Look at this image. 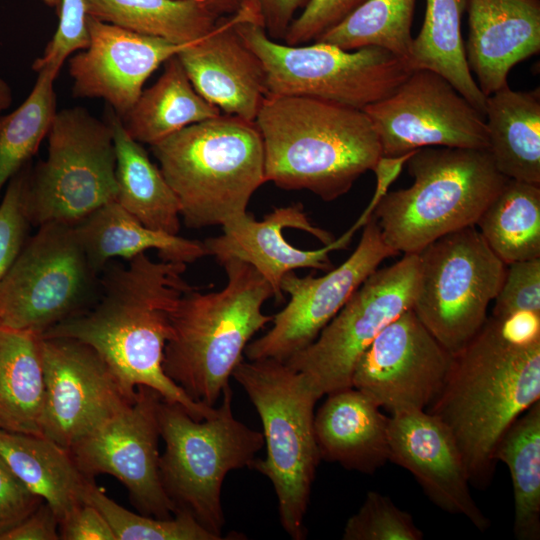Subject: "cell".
I'll return each instance as SVG.
<instances>
[{
  "label": "cell",
  "mask_w": 540,
  "mask_h": 540,
  "mask_svg": "<svg viewBox=\"0 0 540 540\" xmlns=\"http://www.w3.org/2000/svg\"><path fill=\"white\" fill-rule=\"evenodd\" d=\"M221 111L193 87L177 55L164 63L158 80L142 91L121 118L128 134L150 146L192 124L215 118Z\"/></svg>",
  "instance_id": "29"
},
{
  "label": "cell",
  "mask_w": 540,
  "mask_h": 540,
  "mask_svg": "<svg viewBox=\"0 0 540 540\" xmlns=\"http://www.w3.org/2000/svg\"><path fill=\"white\" fill-rule=\"evenodd\" d=\"M161 399L155 390L138 386L132 402L76 441L69 451L86 477L112 475L126 487L141 514L167 519L176 508L159 474Z\"/></svg>",
  "instance_id": "15"
},
{
  "label": "cell",
  "mask_w": 540,
  "mask_h": 540,
  "mask_svg": "<svg viewBox=\"0 0 540 540\" xmlns=\"http://www.w3.org/2000/svg\"><path fill=\"white\" fill-rule=\"evenodd\" d=\"M451 361L452 353L410 308L365 349L351 384L391 414L425 411L440 393Z\"/></svg>",
  "instance_id": "17"
},
{
  "label": "cell",
  "mask_w": 540,
  "mask_h": 540,
  "mask_svg": "<svg viewBox=\"0 0 540 540\" xmlns=\"http://www.w3.org/2000/svg\"><path fill=\"white\" fill-rule=\"evenodd\" d=\"M467 0H426L421 30L413 38L408 65L430 70L448 80L484 115L486 96L468 67L461 34Z\"/></svg>",
  "instance_id": "31"
},
{
  "label": "cell",
  "mask_w": 540,
  "mask_h": 540,
  "mask_svg": "<svg viewBox=\"0 0 540 540\" xmlns=\"http://www.w3.org/2000/svg\"><path fill=\"white\" fill-rule=\"evenodd\" d=\"M257 9L267 35L275 40H283L294 20V14L304 0H248Z\"/></svg>",
  "instance_id": "47"
},
{
  "label": "cell",
  "mask_w": 540,
  "mask_h": 540,
  "mask_svg": "<svg viewBox=\"0 0 540 540\" xmlns=\"http://www.w3.org/2000/svg\"><path fill=\"white\" fill-rule=\"evenodd\" d=\"M42 502L0 458V537L29 516Z\"/></svg>",
  "instance_id": "43"
},
{
  "label": "cell",
  "mask_w": 540,
  "mask_h": 540,
  "mask_svg": "<svg viewBox=\"0 0 540 540\" xmlns=\"http://www.w3.org/2000/svg\"><path fill=\"white\" fill-rule=\"evenodd\" d=\"M362 110L384 156L429 146L489 147L485 116L448 80L430 70L412 71L389 96Z\"/></svg>",
  "instance_id": "14"
},
{
  "label": "cell",
  "mask_w": 540,
  "mask_h": 540,
  "mask_svg": "<svg viewBox=\"0 0 540 540\" xmlns=\"http://www.w3.org/2000/svg\"><path fill=\"white\" fill-rule=\"evenodd\" d=\"M236 17V32L263 65L266 95L310 97L362 110L389 96L412 73L405 60L379 47L347 51L319 42L279 43L267 35L250 1Z\"/></svg>",
  "instance_id": "9"
},
{
  "label": "cell",
  "mask_w": 540,
  "mask_h": 540,
  "mask_svg": "<svg viewBox=\"0 0 540 540\" xmlns=\"http://www.w3.org/2000/svg\"><path fill=\"white\" fill-rule=\"evenodd\" d=\"M116 156L115 176L118 202L144 226L168 234H178L180 206L159 167L123 126L120 116L111 113Z\"/></svg>",
  "instance_id": "28"
},
{
  "label": "cell",
  "mask_w": 540,
  "mask_h": 540,
  "mask_svg": "<svg viewBox=\"0 0 540 540\" xmlns=\"http://www.w3.org/2000/svg\"><path fill=\"white\" fill-rule=\"evenodd\" d=\"M465 54L481 92L507 86L509 71L540 51V0H467Z\"/></svg>",
  "instance_id": "23"
},
{
  "label": "cell",
  "mask_w": 540,
  "mask_h": 540,
  "mask_svg": "<svg viewBox=\"0 0 540 540\" xmlns=\"http://www.w3.org/2000/svg\"><path fill=\"white\" fill-rule=\"evenodd\" d=\"M397 254L384 241L372 215L363 226L357 247L341 265L321 277L287 273L280 288L289 295V301L273 315L272 327L247 344L246 358L286 361L305 349L380 263Z\"/></svg>",
  "instance_id": "16"
},
{
  "label": "cell",
  "mask_w": 540,
  "mask_h": 540,
  "mask_svg": "<svg viewBox=\"0 0 540 540\" xmlns=\"http://www.w3.org/2000/svg\"><path fill=\"white\" fill-rule=\"evenodd\" d=\"M222 234L207 238V256L221 264L237 259L254 267L271 285L274 298L284 299L282 278L299 268L329 271V254L344 249L351 238L332 234L311 223L301 203L274 208L262 220L244 216L222 226Z\"/></svg>",
  "instance_id": "19"
},
{
  "label": "cell",
  "mask_w": 540,
  "mask_h": 540,
  "mask_svg": "<svg viewBox=\"0 0 540 540\" xmlns=\"http://www.w3.org/2000/svg\"><path fill=\"white\" fill-rule=\"evenodd\" d=\"M495 461L510 472L514 493L515 536L540 538V400L504 432L494 451Z\"/></svg>",
  "instance_id": "34"
},
{
  "label": "cell",
  "mask_w": 540,
  "mask_h": 540,
  "mask_svg": "<svg viewBox=\"0 0 540 540\" xmlns=\"http://www.w3.org/2000/svg\"><path fill=\"white\" fill-rule=\"evenodd\" d=\"M82 500L104 516L116 540H222L184 510L167 519L131 512L109 498L93 479L86 484Z\"/></svg>",
  "instance_id": "37"
},
{
  "label": "cell",
  "mask_w": 540,
  "mask_h": 540,
  "mask_svg": "<svg viewBox=\"0 0 540 540\" xmlns=\"http://www.w3.org/2000/svg\"><path fill=\"white\" fill-rule=\"evenodd\" d=\"M31 169L30 161L9 180L0 202V283L21 252L32 226L26 209Z\"/></svg>",
  "instance_id": "39"
},
{
  "label": "cell",
  "mask_w": 540,
  "mask_h": 540,
  "mask_svg": "<svg viewBox=\"0 0 540 540\" xmlns=\"http://www.w3.org/2000/svg\"><path fill=\"white\" fill-rule=\"evenodd\" d=\"M266 182L324 201L347 193L382 155L363 110L310 97L265 95L254 121Z\"/></svg>",
  "instance_id": "3"
},
{
  "label": "cell",
  "mask_w": 540,
  "mask_h": 540,
  "mask_svg": "<svg viewBox=\"0 0 540 540\" xmlns=\"http://www.w3.org/2000/svg\"><path fill=\"white\" fill-rule=\"evenodd\" d=\"M388 444L389 460L408 470L437 506L467 518L481 531L489 527L470 492L459 447L436 417L424 410L391 414Z\"/></svg>",
  "instance_id": "21"
},
{
  "label": "cell",
  "mask_w": 540,
  "mask_h": 540,
  "mask_svg": "<svg viewBox=\"0 0 540 540\" xmlns=\"http://www.w3.org/2000/svg\"><path fill=\"white\" fill-rule=\"evenodd\" d=\"M57 9V30L43 55L33 62L32 69L35 72L52 69L59 73L68 56L85 49L89 44V15L85 0H59Z\"/></svg>",
  "instance_id": "41"
},
{
  "label": "cell",
  "mask_w": 540,
  "mask_h": 540,
  "mask_svg": "<svg viewBox=\"0 0 540 540\" xmlns=\"http://www.w3.org/2000/svg\"><path fill=\"white\" fill-rule=\"evenodd\" d=\"M232 390L202 420L179 404L161 399L158 405L164 452L159 459L162 486L176 512L184 510L208 531L224 539L222 484L236 469L251 467L264 446L263 433L239 421L232 409Z\"/></svg>",
  "instance_id": "8"
},
{
  "label": "cell",
  "mask_w": 540,
  "mask_h": 540,
  "mask_svg": "<svg viewBox=\"0 0 540 540\" xmlns=\"http://www.w3.org/2000/svg\"><path fill=\"white\" fill-rule=\"evenodd\" d=\"M488 152L508 179L540 185V92L505 86L486 96Z\"/></svg>",
  "instance_id": "26"
},
{
  "label": "cell",
  "mask_w": 540,
  "mask_h": 540,
  "mask_svg": "<svg viewBox=\"0 0 540 540\" xmlns=\"http://www.w3.org/2000/svg\"><path fill=\"white\" fill-rule=\"evenodd\" d=\"M48 136V154L32 167L26 209L32 226L74 225L116 201V156L112 129L83 107L57 111Z\"/></svg>",
  "instance_id": "10"
},
{
  "label": "cell",
  "mask_w": 540,
  "mask_h": 540,
  "mask_svg": "<svg viewBox=\"0 0 540 540\" xmlns=\"http://www.w3.org/2000/svg\"><path fill=\"white\" fill-rule=\"evenodd\" d=\"M366 0H309L290 24L284 42L302 45L315 41L339 24Z\"/></svg>",
  "instance_id": "42"
},
{
  "label": "cell",
  "mask_w": 540,
  "mask_h": 540,
  "mask_svg": "<svg viewBox=\"0 0 540 540\" xmlns=\"http://www.w3.org/2000/svg\"><path fill=\"white\" fill-rule=\"evenodd\" d=\"M419 278L411 309L450 353L460 350L487 320L507 265L476 228L446 234L419 253Z\"/></svg>",
  "instance_id": "11"
},
{
  "label": "cell",
  "mask_w": 540,
  "mask_h": 540,
  "mask_svg": "<svg viewBox=\"0 0 540 540\" xmlns=\"http://www.w3.org/2000/svg\"><path fill=\"white\" fill-rule=\"evenodd\" d=\"M98 276L73 225L38 226L0 283V326L43 335L93 303Z\"/></svg>",
  "instance_id": "12"
},
{
  "label": "cell",
  "mask_w": 540,
  "mask_h": 540,
  "mask_svg": "<svg viewBox=\"0 0 540 540\" xmlns=\"http://www.w3.org/2000/svg\"><path fill=\"white\" fill-rule=\"evenodd\" d=\"M59 520L44 501L23 521L0 537V540H58Z\"/></svg>",
  "instance_id": "45"
},
{
  "label": "cell",
  "mask_w": 540,
  "mask_h": 540,
  "mask_svg": "<svg viewBox=\"0 0 540 540\" xmlns=\"http://www.w3.org/2000/svg\"><path fill=\"white\" fill-rule=\"evenodd\" d=\"M327 396L314 414L320 458L348 470L374 473L389 460V417L354 387Z\"/></svg>",
  "instance_id": "24"
},
{
  "label": "cell",
  "mask_w": 540,
  "mask_h": 540,
  "mask_svg": "<svg viewBox=\"0 0 540 540\" xmlns=\"http://www.w3.org/2000/svg\"><path fill=\"white\" fill-rule=\"evenodd\" d=\"M416 0H366L314 42L352 51L379 47L408 62Z\"/></svg>",
  "instance_id": "35"
},
{
  "label": "cell",
  "mask_w": 540,
  "mask_h": 540,
  "mask_svg": "<svg viewBox=\"0 0 540 540\" xmlns=\"http://www.w3.org/2000/svg\"><path fill=\"white\" fill-rule=\"evenodd\" d=\"M223 289L201 293L195 286L179 301L164 348L163 370L194 401L214 407L251 338L272 321L262 307L274 292L251 265L221 263Z\"/></svg>",
  "instance_id": "4"
},
{
  "label": "cell",
  "mask_w": 540,
  "mask_h": 540,
  "mask_svg": "<svg viewBox=\"0 0 540 540\" xmlns=\"http://www.w3.org/2000/svg\"><path fill=\"white\" fill-rule=\"evenodd\" d=\"M232 377L245 390L263 426L266 457L255 459L251 468L271 481L284 531L302 540L321 459L314 434V407L320 398L305 377L284 361L242 360Z\"/></svg>",
  "instance_id": "7"
},
{
  "label": "cell",
  "mask_w": 540,
  "mask_h": 540,
  "mask_svg": "<svg viewBox=\"0 0 540 540\" xmlns=\"http://www.w3.org/2000/svg\"><path fill=\"white\" fill-rule=\"evenodd\" d=\"M89 16L130 31L190 44L207 35L219 17L206 7L176 0H85Z\"/></svg>",
  "instance_id": "33"
},
{
  "label": "cell",
  "mask_w": 540,
  "mask_h": 540,
  "mask_svg": "<svg viewBox=\"0 0 540 540\" xmlns=\"http://www.w3.org/2000/svg\"><path fill=\"white\" fill-rule=\"evenodd\" d=\"M343 540H421L422 531L412 516L387 496L369 491L359 508L346 522Z\"/></svg>",
  "instance_id": "38"
},
{
  "label": "cell",
  "mask_w": 540,
  "mask_h": 540,
  "mask_svg": "<svg viewBox=\"0 0 540 540\" xmlns=\"http://www.w3.org/2000/svg\"><path fill=\"white\" fill-rule=\"evenodd\" d=\"M87 27L88 46L69 61L73 95L101 98L120 117L136 103L151 74L189 45L139 34L92 16Z\"/></svg>",
  "instance_id": "20"
},
{
  "label": "cell",
  "mask_w": 540,
  "mask_h": 540,
  "mask_svg": "<svg viewBox=\"0 0 540 540\" xmlns=\"http://www.w3.org/2000/svg\"><path fill=\"white\" fill-rule=\"evenodd\" d=\"M406 164L412 185L388 192L373 213L398 254H417L446 234L476 226L508 179L488 150L423 147Z\"/></svg>",
  "instance_id": "6"
},
{
  "label": "cell",
  "mask_w": 540,
  "mask_h": 540,
  "mask_svg": "<svg viewBox=\"0 0 540 540\" xmlns=\"http://www.w3.org/2000/svg\"><path fill=\"white\" fill-rule=\"evenodd\" d=\"M46 4L50 5V6H53V7H58V4H59V0H43Z\"/></svg>",
  "instance_id": "50"
},
{
  "label": "cell",
  "mask_w": 540,
  "mask_h": 540,
  "mask_svg": "<svg viewBox=\"0 0 540 540\" xmlns=\"http://www.w3.org/2000/svg\"><path fill=\"white\" fill-rule=\"evenodd\" d=\"M415 151H411L399 156L381 155L379 157V159L372 168V171L375 173L376 177L375 190L368 205L361 213L359 218L356 220V222L353 224V226L357 230L362 228L372 217L375 208L382 200V198L389 192L388 190L390 186L400 175L404 165L414 154Z\"/></svg>",
  "instance_id": "46"
},
{
  "label": "cell",
  "mask_w": 540,
  "mask_h": 540,
  "mask_svg": "<svg viewBox=\"0 0 540 540\" xmlns=\"http://www.w3.org/2000/svg\"><path fill=\"white\" fill-rule=\"evenodd\" d=\"M13 101V92L10 85L0 76V115L10 107Z\"/></svg>",
  "instance_id": "49"
},
{
  "label": "cell",
  "mask_w": 540,
  "mask_h": 540,
  "mask_svg": "<svg viewBox=\"0 0 540 540\" xmlns=\"http://www.w3.org/2000/svg\"><path fill=\"white\" fill-rule=\"evenodd\" d=\"M236 12L218 19L177 57L196 91L221 112L254 122L266 95L257 55L235 30Z\"/></svg>",
  "instance_id": "22"
},
{
  "label": "cell",
  "mask_w": 540,
  "mask_h": 540,
  "mask_svg": "<svg viewBox=\"0 0 540 540\" xmlns=\"http://www.w3.org/2000/svg\"><path fill=\"white\" fill-rule=\"evenodd\" d=\"M73 226L97 273L114 258L130 260L151 249L161 260L186 265L207 256L203 242L152 230L116 201L101 206Z\"/></svg>",
  "instance_id": "25"
},
{
  "label": "cell",
  "mask_w": 540,
  "mask_h": 540,
  "mask_svg": "<svg viewBox=\"0 0 540 540\" xmlns=\"http://www.w3.org/2000/svg\"><path fill=\"white\" fill-rule=\"evenodd\" d=\"M188 228L221 227L244 216L266 182L264 151L254 122L220 114L151 146Z\"/></svg>",
  "instance_id": "5"
},
{
  "label": "cell",
  "mask_w": 540,
  "mask_h": 540,
  "mask_svg": "<svg viewBox=\"0 0 540 540\" xmlns=\"http://www.w3.org/2000/svg\"><path fill=\"white\" fill-rule=\"evenodd\" d=\"M60 539L116 540L104 516L92 505L83 503L59 523Z\"/></svg>",
  "instance_id": "44"
},
{
  "label": "cell",
  "mask_w": 540,
  "mask_h": 540,
  "mask_svg": "<svg viewBox=\"0 0 540 540\" xmlns=\"http://www.w3.org/2000/svg\"><path fill=\"white\" fill-rule=\"evenodd\" d=\"M37 73L23 103L11 113L0 115V194L38 151L57 112L54 80L58 72L43 69Z\"/></svg>",
  "instance_id": "36"
},
{
  "label": "cell",
  "mask_w": 540,
  "mask_h": 540,
  "mask_svg": "<svg viewBox=\"0 0 540 540\" xmlns=\"http://www.w3.org/2000/svg\"><path fill=\"white\" fill-rule=\"evenodd\" d=\"M41 335L0 326V430L42 435Z\"/></svg>",
  "instance_id": "30"
},
{
  "label": "cell",
  "mask_w": 540,
  "mask_h": 540,
  "mask_svg": "<svg viewBox=\"0 0 540 540\" xmlns=\"http://www.w3.org/2000/svg\"><path fill=\"white\" fill-rule=\"evenodd\" d=\"M476 226L506 265L540 258V185L507 179Z\"/></svg>",
  "instance_id": "32"
},
{
  "label": "cell",
  "mask_w": 540,
  "mask_h": 540,
  "mask_svg": "<svg viewBox=\"0 0 540 540\" xmlns=\"http://www.w3.org/2000/svg\"><path fill=\"white\" fill-rule=\"evenodd\" d=\"M45 383L42 435L69 449L136 396L130 395L89 345L40 337Z\"/></svg>",
  "instance_id": "18"
},
{
  "label": "cell",
  "mask_w": 540,
  "mask_h": 540,
  "mask_svg": "<svg viewBox=\"0 0 540 540\" xmlns=\"http://www.w3.org/2000/svg\"><path fill=\"white\" fill-rule=\"evenodd\" d=\"M198 3L217 17H225L237 12L246 0H176Z\"/></svg>",
  "instance_id": "48"
},
{
  "label": "cell",
  "mask_w": 540,
  "mask_h": 540,
  "mask_svg": "<svg viewBox=\"0 0 540 540\" xmlns=\"http://www.w3.org/2000/svg\"><path fill=\"white\" fill-rule=\"evenodd\" d=\"M0 458L21 482L47 503L59 523L83 504L89 480L69 449L43 435L0 430Z\"/></svg>",
  "instance_id": "27"
},
{
  "label": "cell",
  "mask_w": 540,
  "mask_h": 540,
  "mask_svg": "<svg viewBox=\"0 0 540 540\" xmlns=\"http://www.w3.org/2000/svg\"><path fill=\"white\" fill-rule=\"evenodd\" d=\"M127 261L104 272L97 301L41 336L89 345L130 395L138 386H147L202 420L215 406L192 400L163 370L173 314L181 298L195 287L184 279L187 265L154 261L147 253Z\"/></svg>",
  "instance_id": "1"
},
{
  "label": "cell",
  "mask_w": 540,
  "mask_h": 540,
  "mask_svg": "<svg viewBox=\"0 0 540 540\" xmlns=\"http://www.w3.org/2000/svg\"><path fill=\"white\" fill-rule=\"evenodd\" d=\"M540 399V335L519 338L492 316L457 352L425 410L453 435L470 484L488 485L507 428Z\"/></svg>",
  "instance_id": "2"
},
{
  "label": "cell",
  "mask_w": 540,
  "mask_h": 540,
  "mask_svg": "<svg viewBox=\"0 0 540 540\" xmlns=\"http://www.w3.org/2000/svg\"><path fill=\"white\" fill-rule=\"evenodd\" d=\"M507 266L503 283L494 299L492 317L499 321L521 314L540 317V258Z\"/></svg>",
  "instance_id": "40"
},
{
  "label": "cell",
  "mask_w": 540,
  "mask_h": 540,
  "mask_svg": "<svg viewBox=\"0 0 540 540\" xmlns=\"http://www.w3.org/2000/svg\"><path fill=\"white\" fill-rule=\"evenodd\" d=\"M419 278V256L404 254L376 269L305 349L286 362L301 373L321 398L352 387L355 365L375 337L412 307Z\"/></svg>",
  "instance_id": "13"
}]
</instances>
